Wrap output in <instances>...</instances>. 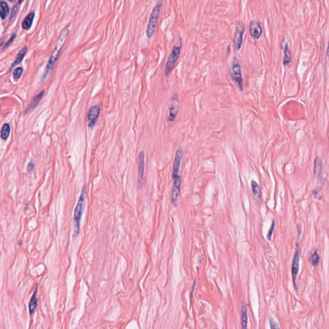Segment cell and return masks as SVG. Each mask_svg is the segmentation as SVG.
<instances>
[{
    "label": "cell",
    "mask_w": 329,
    "mask_h": 329,
    "mask_svg": "<svg viewBox=\"0 0 329 329\" xmlns=\"http://www.w3.org/2000/svg\"><path fill=\"white\" fill-rule=\"evenodd\" d=\"M69 33H70V30H69L68 28H66V29H64L61 33L58 38V40H57V44H56L55 48L51 55L50 60L48 62V64L46 65V70L43 76V79H45L47 77V75H48L50 73V72L53 70L56 62H57L59 58V55L61 53V50L65 43L66 39L67 38Z\"/></svg>",
    "instance_id": "6da1fadb"
},
{
    "label": "cell",
    "mask_w": 329,
    "mask_h": 329,
    "mask_svg": "<svg viewBox=\"0 0 329 329\" xmlns=\"http://www.w3.org/2000/svg\"><path fill=\"white\" fill-rule=\"evenodd\" d=\"M85 197H86V187L84 186L80 196L79 199V201L77 202V204L76 205V207L75 208L74 211V216H73V219H74V235L73 237H76L80 231V221L82 219V215L84 211V201H85Z\"/></svg>",
    "instance_id": "7a4b0ae2"
},
{
    "label": "cell",
    "mask_w": 329,
    "mask_h": 329,
    "mask_svg": "<svg viewBox=\"0 0 329 329\" xmlns=\"http://www.w3.org/2000/svg\"><path fill=\"white\" fill-rule=\"evenodd\" d=\"M162 7L163 2L162 1H159L156 3L155 6L153 9L146 29L147 35L149 37H151L156 31L158 20L159 18V14H160Z\"/></svg>",
    "instance_id": "3957f363"
},
{
    "label": "cell",
    "mask_w": 329,
    "mask_h": 329,
    "mask_svg": "<svg viewBox=\"0 0 329 329\" xmlns=\"http://www.w3.org/2000/svg\"><path fill=\"white\" fill-rule=\"evenodd\" d=\"M230 77L235 82L241 91H243V79L241 71V66L236 57H234L231 61L228 70Z\"/></svg>",
    "instance_id": "277c9868"
},
{
    "label": "cell",
    "mask_w": 329,
    "mask_h": 329,
    "mask_svg": "<svg viewBox=\"0 0 329 329\" xmlns=\"http://www.w3.org/2000/svg\"><path fill=\"white\" fill-rule=\"evenodd\" d=\"M181 45L180 44H175L172 50V52L169 55V57L167 59L166 66H165V77H168L169 74L171 73V71L174 68L175 64H176L177 61L179 59L180 53H181Z\"/></svg>",
    "instance_id": "5b68a950"
},
{
    "label": "cell",
    "mask_w": 329,
    "mask_h": 329,
    "mask_svg": "<svg viewBox=\"0 0 329 329\" xmlns=\"http://www.w3.org/2000/svg\"><path fill=\"white\" fill-rule=\"evenodd\" d=\"M244 32H245V26L242 22L239 21L236 25L235 31L233 35V43L237 50H239L241 48Z\"/></svg>",
    "instance_id": "8992f818"
},
{
    "label": "cell",
    "mask_w": 329,
    "mask_h": 329,
    "mask_svg": "<svg viewBox=\"0 0 329 329\" xmlns=\"http://www.w3.org/2000/svg\"><path fill=\"white\" fill-rule=\"evenodd\" d=\"M100 107L98 105L92 106L89 109L88 112V115H87L88 126L89 127L92 128L95 126L97 120H98V118L100 115Z\"/></svg>",
    "instance_id": "52a82bcc"
},
{
    "label": "cell",
    "mask_w": 329,
    "mask_h": 329,
    "mask_svg": "<svg viewBox=\"0 0 329 329\" xmlns=\"http://www.w3.org/2000/svg\"><path fill=\"white\" fill-rule=\"evenodd\" d=\"M138 182L140 187L143 186L144 180V174H145V154L144 152H141L138 156Z\"/></svg>",
    "instance_id": "ba28073f"
},
{
    "label": "cell",
    "mask_w": 329,
    "mask_h": 329,
    "mask_svg": "<svg viewBox=\"0 0 329 329\" xmlns=\"http://www.w3.org/2000/svg\"><path fill=\"white\" fill-rule=\"evenodd\" d=\"M181 185V177L179 176L177 177H176V179L174 180V183H173L172 189L171 191V198L172 203L174 205H176L178 197H179V195H180Z\"/></svg>",
    "instance_id": "9c48e42d"
},
{
    "label": "cell",
    "mask_w": 329,
    "mask_h": 329,
    "mask_svg": "<svg viewBox=\"0 0 329 329\" xmlns=\"http://www.w3.org/2000/svg\"><path fill=\"white\" fill-rule=\"evenodd\" d=\"M182 154H183V153H182L181 149L180 148L178 149L176 152L174 162L173 168H172V177L173 180L176 179V177H177L180 176L179 172H180V167L181 159H182Z\"/></svg>",
    "instance_id": "30bf717a"
},
{
    "label": "cell",
    "mask_w": 329,
    "mask_h": 329,
    "mask_svg": "<svg viewBox=\"0 0 329 329\" xmlns=\"http://www.w3.org/2000/svg\"><path fill=\"white\" fill-rule=\"evenodd\" d=\"M180 109V103L177 98H174L172 99L170 106H169V115L168 121H172L176 118L178 112Z\"/></svg>",
    "instance_id": "8fae6325"
},
{
    "label": "cell",
    "mask_w": 329,
    "mask_h": 329,
    "mask_svg": "<svg viewBox=\"0 0 329 329\" xmlns=\"http://www.w3.org/2000/svg\"><path fill=\"white\" fill-rule=\"evenodd\" d=\"M299 248H297L295 252L294 258H293V264H292L293 281V284H294V286L296 290V279L298 270H299Z\"/></svg>",
    "instance_id": "7c38bea8"
},
{
    "label": "cell",
    "mask_w": 329,
    "mask_h": 329,
    "mask_svg": "<svg viewBox=\"0 0 329 329\" xmlns=\"http://www.w3.org/2000/svg\"><path fill=\"white\" fill-rule=\"evenodd\" d=\"M249 31L251 35L254 39H259L262 34V29L260 25L257 21H252L249 25Z\"/></svg>",
    "instance_id": "4fadbf2b"
},
{
    "label": "cell",
    "mask_w": 329,
    "mask_h": 329,
    "mask_svg": "<svg viewBox=\"0 0 329 329\" xmlns=\"http://www.w3.org/2000/svg\"><path fill=\"white\" fill-rule=\"evenodd\" d=\"M314 173L317 175L319 181H323V168L322 160L319 157H317L314 162Z\"/></svg>",
    "instance_id": "5bb4252c"
},
{
    "label": "cell",
    "mask_w": 329,
    "mask_h": 329,
    "mask_svg": "<svg viewBox=\"0 0 329 329\" xmlns=\"http://www.w3.org/2000/svg\"><path fill=\"white\" fill-rule=\"evenodd\" d=\"M37 291H38V286H36L35 289L31 297V299L30 301L29 305V313L31 316L34 315V314L35 313L36 311V308L37 307Z\"/></svg>",
    "instance_id": "9a60e30c"
},
{
    "label": "cell",
    "mask_w": 329,
    "mask_h": 329,
    "mask_svg": "<svg viewBox=\"0 0 329 329\" xmlns=\"http://www.w3.org/2000/svg\"><path fill=\"white\" fill-rule=\"evenodd\" d=\"M34 16H35V13L34 12H32L28 14V16L24 19V20L22 23V27L23 29L27 30L30 29V27L32 25Z\"/></svg>",
    "instance_id": "2e32d148"
},
{
    "label": "cell",
    "mask_w": 329,
    "mask_h": 329,
    "mask_svg": "<svg viewBox=\"0 0 329 329\" xmlns=\"http://www.w3.org/2000/svg\"><path fill=\"white\" fill-rule=\"evenodd\" d=\"M44 91L43 90L41 92H40L39 94H38V95H37V96H35L34 98L32 101L30 102L29 106L28 107V109H27V110L25 112H29L32 111L37 105H38L39 102H40V100H41L43 96L44 95Z\"/></svg>",
    "instance_id": "e0dca14e"
},
{
    "label": "cell",
    "mask_w": 329,
    "mask_h": 329,
    "mask_svg": "<svg viewBox=\"0 0 329 329\" xmlns=\"http://www.w3.org/2000/svg\"><path fill=\"white\" fill-rule=\"evenodd\" d=\"M284 59H283V64L284 66L289 65V64L292 62V54L289 48V46L287 43L286 44V45L284 46Z\"/></svg>",
    "instance_id": "ac0fdd59"
},
{
    "label": "cell",
    "mask_w": 329,
    "mask_h": 329,
    "mask_svg": "<svg viewBox=\"0 0 329 329\" xmlns=\"http://www.w3.org/2000/svg\"><path fill=\"white\" fill-rule=\"evenodd\" d=\"M241 323L242 329H247L248 326V314L246 306L241 307Z\"/></svg>",
    "instance_id": "d6986e66"
},
{
    "label": "cell",
    "mask_w": 329,
    "mask_h": 329,
    "mask_svg": "<svg viewBox=\"0 0 329 329\" xmlns=\"http://www.w3.org/2000/svg\"><path fill=\"white\" fill-rule=\"evenodd\" d=\"M251 188L253 194L255 196L256 198L260 199L262 197V191L258 184L255 181H251Z\"/></svg>",
    "instance_id": "ffe728a7"
},
{
    "label": "cell",
    "mask_w": 329,
    "mask_h": 329,
    "mask_svg": "<svg viewBox=\"0 0 329 329\" xmlns=\"http://www.w3.org/2000/svg\"><path fill=\"white\" fill-rule=\"evenodd\" d=\"M9 14V8L7 3L0 2V16L2 19H5Z\"/></svg>",
    "instance_id": "44dd1931"
},
{
    "label": "cell",
    "mask_w": 329,
    "mask_h": 329,
    "mask_svg": "<svg viewBox=\"0 0 329 329\" xmlns=\"http://www.w3.org/2000/svg\"><path fill=\"white\" fill-rule=\"evenodd\" d=\"M319 256L317 251H314L309 257V262L313 266H317L319 262Z\"/></svg>",
    "instance_id": "7402d4cb"
},
{
    "label": "cell",
    "mask_w": 329,
    "mask_h": 329,
    "mask_svg": "<svg viewBox=\"0 0 329 329\" xmlns=\"http://www.w3.org/2000/svg\"><path fill=\"white\" fill-rule=\"evenodd\" d=\"M27 50H28V48H26V47H24V48L22 50H21L20 51V52H19V53H18V55L17 56L16 59L15 60V61H14V64L12 65V66H15V65H17V64H20L23 61V59H24L25 56V55L26 53Z\"/></svg>",
    "instance_id": "603a6c76"
},
{
    "label": "cell",
    "mask_w": 329,
    "mask_h": 329,
    "mask_svg": "<svg viewBox=\"0 0 329 329\" xmlns=\"http://www.w3.org/2000/svg\"><path fill=\"white\" fill-rule=\"evenodd\" d=\"M10 131H11L10 126L7 124H4L1 130V138L3 139L6 140L8 138L9 135H10Z\"/></svg>",
    "instance_id": "cb8c5ba5"
},
{
    "label": "cell",
    "mask_w": 329,
    "mask_h": 329,
    "mask_svg": "<svg viewBox=\"0 0 329 329\" xmlns=\"http://www.w3.org/2000/svg\"><path fill=\"white\" fill-rule=\"evenodd\" d=\"M23 69L21 67L20 68H16L14 73H13V77L14 78L16 79V80H18L19 79H20L21 76V75L23 73Z\"/></svg>",
    "instance_id": "d4e9b609"
},
{
    "label": "cell",
    "mask_w": 329,
    "mask_h": 329,
    "mask_svg": "<svg viewBox=\"0 0 329 329\" xmlns=\"http://www.w3.org/2000/svg\"><path fill=\"white\" fill-rule=\"evenodd\" d=\"M275 220H272V224H271V228H270V230H269L268 234H267V239H268L269 241L271 240L272 236V233H273V232H274V230H275Z\"/></svg>",
    "instance_id": "484cf974"
},
{
    "label": "cell",
    "mask_w": 329,
    "mask_h": 329,
    "mask_svg": "<svg viewBox=\"0 0 329 329\" xmlns=\"http://www.w3.org/2000/svg\"><path fill=\"white\" fill-rule=\"evenodd\" d=\"M269 325L271 329H280L278 324L275 321V319L272 318H270L269 319Z\"/></svg>",
    "instance_id": "4316f807"
},
{
    "label": "cell",
    "mask_w": 329,
    "mask_h": 329,
    "mask_svg": "<svg viewBox=\"0 0 329 329\" xmlns=\"http://www.w3.org/2000/svg\"><path fill=\"white\" fill-rule=\"evenodd\" d=\"M19 7H20V6H19L18 4L15 5V6L14 7L12 11V14H11V20H12L16 16L18 12V11H19Z\"/></svg>",
    "instance_id": "83f0119b"
},
{
    "label": "cell",
    "mask_w": 329,
    "mask_h": 329,
    "mask_svg": "<svg viewBox=\"0 0 329 329\" xmlns=\"http://www.w3.org/2000/svg\"><path fill=\"white\" fill-rule=\"evenodd\" d=\"M34 164L33 163L30 162L27 166V172H31L34 169Z\"/></svg>",
    "instance_id": "f1b7e54d"
},
{
    "label": "cell",
    "mask_w": 329,
    "mask_h": 329,
    "mask_svg": "<svg viewBox=\"0 0 329 329\" xmlns=\"http://www.w3.org/2000/svg\"><path fill=\"white\" fill-rule=\"evenodd\" d=\"M14 37H15V35H13V36L12 37V38H11V39H10V40H9V41H8V43H7V44H6V46H8L9 44H10V43H12V40H13V39H14Z\"/></svg>",
    "instance_id": "f546056e"
},
{
    "label": "cell",
    "mask_w": 329,
    "mask_h": 329,
    "mask_svg": "<svg viewBox=\"0 0 329 329\" xmlns=\"http://www.w3.org/2000/svg\"><path fill=\"white\" fill-rule=\"evenodd\" d=\"M2 44H3V42H1V43H0V46H1L2 45Z\"/></svg>",
    "instance_id": "4dcf8cb0"
}]
</instances>
